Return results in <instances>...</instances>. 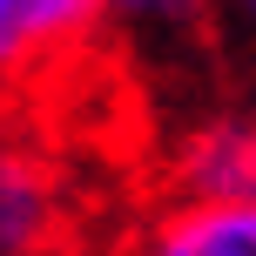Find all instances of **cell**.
Masks as SVG:
<instances>
[{
    "label": "cell",
    "mask_w": 256,
    "mask_h": 256,
    "mask_svg": "<svg viewBox=\"0 0 256 256\" xmlns=\"http://www.w3.org/2000/svg\"><path fill=\"white\" fill-rule=\"evenodd\" d=\"M94 27L88 0H0V88L27 74V68L54 61Z\"/></svg>",
    "instance_id": "3"
},
{
    "label": "cell",
    "mask_w": 256,
    "mask_h": 256,
    "mask_svg": "<svg viewBox=\"0 0 256 256\" xmlns=\"http://www.w3.org/2000/svg\"><path fill=\"white\" fill-rule=\"evenodd\" d=\"M168 182H176V202H196V209H250L256 202V122L216 115V122L189 128V135L176 142Z\"/></svg>",
    "instance_id": "1"
},
{
    "label": "cell",
    "mask_w": 256,
    "mask_h": 256,
    "mask_svg": "<svg viewBox=\"0 0 256 256\" xmlns=\"http://www.w3.org/2000/svg\"><path fill=\"white\" fill-rule=\"evenodd\" d=\"M61 176L27 142H0V256H48L61 243Z\"/></svg>",
    "instance_id": "2"
},
{
    "label": "cell",
    "mask_w": 256,
    "mask_h": 256,
    "mask_svg": "<svg viewBox=\"0 0 256 256\" xmlns=\"http://www.w3.org/2000/svg\"><path fill=\"white\" fill-rule=\"evenodd\" d=\"M135 256H256V202L250 209H196L168 202L142 230Z\"/></svg>",
    "instance_id": "4"
}]
</instances>
